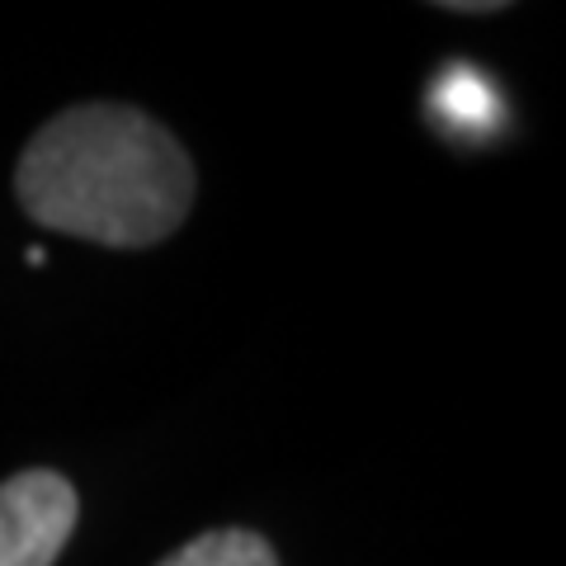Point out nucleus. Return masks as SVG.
Here are the masks:
<instances>
[{
  "instance_id": "nucleus-1",
  "label": "nucleus",
  "mask_w": 566,
  "mask_h": 566,
  "mask_svg": "<svg viewBox=\"0 0 566 566\" xmlns=\"http://www.w3.org/2000/svg\"><path fill=\"white\" fill-rule=\"evenodd\" d=\"M14 193L48 232L137 251L166 241L189 218L193 161L142 109L81 104L33 133Z\"/></svg>"
},
{
  "instance_id": "nucleus-2",
  "label": "nucleus",
  "mask_w": 566,
  "mask_h": 566,
  "mask_svg": "<svg viewBox=\"0 0 566 566\" xmlns=\"http://www.w3.org/2000/svg\"><path fill=\"white\" fill-rule=\"evenodd\" d=\"M76 491L66 476L29 468L0 482V566H52L76 528Z\"/></svg>"
},
{
  "instance_id": "nucleus-3",
  "label": "nucleus",
  "mask_w": 566,
  "mask_h": 566,
  "mask_svg": "<svg viewBox=\"0 0 566 566\" xmlns=\"http://www.w3.org/2000/svg\"><path fill=\"white\" fill-rule=\"evenodd\" d=\"M161 566H279V557L260 534H245V528H218V534H203V538L185 543L180 553H170Z\"/></svg>"
}]
</instances>
